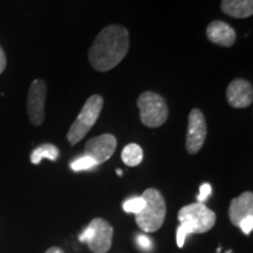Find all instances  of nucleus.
Wrapping results in <instances>:
<instances>
[{"label":"nucleus","mask_w":253,"mask_h":253,"mask_svg":"<svg viewBox=\"0 0 253 253\" xmlns=\"http://www.w3.org/2000/svg\"><path fill=\"white\" fill-rule=\"evenodd\" d=\"M140 118L144 126L158 128L164 125L168 119V107L166 100L154 91H144L137 100Z\"/></svg>","instance_id":"39448f33"},{"label":"nucleus","mask_w":253,"mask_h":253,"mask_svg":"<svg viewBox=\"0 0 253 253\" xmlns=\"http://www.w3.org/2000/svg\"><path fill=\"white\" fill-rule=\"evenodd\" d=\"M128 49V30L120 25H110L104 27L94 40L88 59L94 69L108 72L125 59Z\"/></svg>","instance_id":"f257e3e1"},{"label":"nucleus","mask_w":253,"mask_h":253,"mask_svg":"<svg viewBox=\"0 0 253 253\" xmlns=\"http://www.w3.org/2000/svg\"><path fill=\"white\" fill-rule=\"evenodd\" d=\"M144 199L142 196H137V197H131L123 203V210L126 213H134L135 216L137 213H140L144 208Z\"/></svg>","instance_id":"dca6fc26"},{"label":"nucleus","mask_w":253,"mask_h":253,"mask_svg":"<svg viewBox=\"0 0 253 253\" xmlns=\"http://www.w3.org/2000/svg\"><path fill=\"white\" fill-rule=\"evenodd\" d=\"M103 107V99L100 95H91L88 97L84 106L82 107L80 114L78 115L77 120L73 123L71 128H69L67 134V140L72 145L77 144L89 132L97 119H99L101 110Z\"/></svg>","instance_id":"20e7f679"},{"label":"nucleus","mask_w":253,"mask_h":253,"mask_svg":"<svg viewBox=\"0 0 253 253\" xmlns=\"http://www.w3.org/2000/svg\"><path fill=\"white\" fill-rule=\"evenodd\" d=\"M220 8L232 18H249L253 14V0H221Z\"/></svg>","instance_id":"ddd939ff"},{"label":"nucleus","mask_w":253,"mask_h":253,"mask_svg":"<svg viewBox=\"0 0 253 253\" xmlns=\"http://www.w3.org/2000/svg\"><path fill=\"white\" fill-rule=\"evenodd\" d=\"M211 192H212V188H211V185L209 183H204V184L199 186V194L197 196L198 203H204L209 196L211 195Z\"/></svg>","instance_id":"a211bd4d"},{"label":"nucleus","mask_w":253,"mask_h":253,"mask_svg":"<svg viewBox=\"0 0 253 253\" xmlns=\"http://www.w3.org/2000/svg\"><path fill=\"white\" fill-rule=\"evenodd\" d=\"M208 134V126L203 113L195 108L189 114L188 134H186V150L189 154H196L203 147Z\"/></svg>","instance_id":"423d86ee"},{"label":"nucleus","mask_w":253,"mask_h":253,"mask_svg":"<svg viewBox=\"0 0 253 253\" xmlns=\"http://www.w3.org/2000/svg\"><path fill=\"white\" fill-rule=\"evenodd\" d=\"M96 166H99V164L95 162L93 158L86 156V155L77 158V160H74L71 163V168L73 171H84V170L93 169V168Z\"/></svg>","instance_id":"f3484780"},{"label":"nucleus","mask_w":253,"mask_h":253,"mask_svg":"<svg viewBox=\"0 0 253 253\" xmlns=\"http://www.w3.org/2000/svg\"><path fill=\"white\" fill-rule=\"evenodd\" d=\"M227 253H230V252H227Z\"/></svg>","instance_id":"a878e982"},{"label":"nucleus","mask_w":253,"mask_h":253,"mask_svg":"<svg viewBox=\"0 0 253 253\" xmlns=\"http://www.w3.org/2000/svg\"><path fill=\"white\" fill-rule=\"evenodd\" d=\"M178 220L188 235L205 233L216 224V213L204 203H194L183 207L178 211Z\"/></svg>","instance_id":"7ed1b4c3"},{"label":"nucleus","mask_w":253,"mask_h":253,"mask_svg":"<svg viewBox=\"0 0 253 253\" xmlns=\"http://www.w3.org/2000/svg\"><path fill=\"white\" fill-rule=\"evenodd\" d=\"M116 172H118L120 176H122V173H123V172H122V170H118V171H116Z\"/></svg>","instance_id":"393cba45"},{"label":"nucleus","mask_w":253,"mask_h":253,"mask_svg":"<svg viewBox=\"0 0 253 253\" xmlns=\"http://www.w3.org/2000/svg\"><path fill=\"white\" fill-rule=\"evenodd\" d=\"M145 204L143 210L135 216L136 223L144 232H155L162 226L167 213L166 201L157 189H147L142 194Z\"/></svg>","instance_id":"f03ea898"},{"label":"nucleus","mask_w":253,"mask_h":253,"mask_svg":"<svg viewBox=\"0 0 253 253\" xmlns=\"http://www.w3.org/2000/svg\"><path fill=\"white\" fill-rule=\"evenodd\" d=\"M115 136L112 134H103L90 138L84 145V155L93 158L97 164L108 161L116 149Z\"/></svg>","instance_id":"6e6552de"},{"label":"nucleus","mask_w":253,"mask_h":253,"mask_svg":"<svg viewBox=\"0 0 253 253\" xmlns=\"http://www.w3.org/2000/svg\"><path fill=\"white\" fill-rule=\"evenodd\" d=\"M207 37L211 42L221 47H231L236 42V31L224 21H212L207 28Z\"/></svg>","instance_id":"9b49d317"},{"label":"nucleus","mask_w":253,"mask_h":253,"mask_svg":"<svg viewBox=\"0 0 253 253\" xmlns=\"http://www.w3.org/2000/svg\"><path fill=\"white\" fill-rule=\"evenodd\" d=\"M45 253H63V251L59 248H50V249L47 250Z\"/></svg>","instance_id":"b1692460"},{"label":"nucleus","mask_w":253,"mask_h":253,"mask_svg":"<svg viewBox=\"0 0 253 253\" xmlns=\"http://www.w3.org/2000/svg\"><path fill=\"white\" fill-rule=\"evenodd\" d=\"M122 161L123 163L129 167L138 166L143 160V150L138 144L130 143L122 150Z\"/></svg>","instance_id":"2eb2a0df"},{"label":"nucleus","mask_w":253,"mask_h":253,"mask_svg":"<svg viewBox=\"0 0 253 253\" xmlns=\"http://www.w3.org/2000/svg\"><path fill=\"white\" fill-rule=\"evenodd\" d=\"M5 68H6V55L4 50L1 48V46H0V74L5 71Z\"/></svg>","instance_id":"5701e85b"},{"label":"nucleus","mask_w":253,"mask_h":253,"mask_svg":"<svg viewBox=\"0 0 253 253\" xmlns=\"http://www.w3.org/2000/svg\"><path fill=\"white\" fill-rule=\"evenodd\" d=\"M253 214V194L251 191L243 192L239 197L233 198L230 204L229 216L233 225L238 226L244 218Z\"/></svg>","instance_id":"f8f14e48"},{"label":"nucleus","mask_w":253,"mask_h":253,"mask_svg":"<svg viewBox=\"0 0 253 253\" xmlns=\"http://www.w3.org/2000/svg\"><path fill=\"white\" fill-rule=\"evenodd\" d=\"M238 226L242 229V231L245 233V235H250L253 230V214L252 216L244 218V219L240 221Z\"/></svg>","instance_id":"6ab92c4d"},{"label":"nucleus","mask_w":253,"mask_h":253,"mask_svg":"<svg viewBox=\"0 0 253 253\" xmlns=\"http://www.w3.org/2000/svg\"><path fill=\"white\" fill-rule=\"evenodd\" d=\"M226 97L227 102L233 108H248L253 101L252 84L244 79H235L227 86Z\"/></svg>","instance_id":"9d476101"},{"label":"nucleus","mask_w":253,"mask_h":253,"mask_svg":"<svg viewBox=\"0 0 253 253\" xmlns=\"http://www.w3.org/2000/svg\"><path fill=\"white\" fill-rule=\"evenodd\" d=\"M186 236H189L188 233H186L181 226H178V229H177V237H176L177 245H178V248H183V246H184Z\"/></svg>","instance_id":"aec40b11"},{"label":"nucleus","mask_w":253,"mask_h":253,"mask_svg":"<svg viewBox=\"0 0 253 253\" xmlns=\"http://www.w3.org/2000/svg\"><path fill=\"white\" fill-rule=\"evenodd\" d=\"M47 86L45 81L37 79L32 82L28 91L27 109L31 122L34 126H41L45 121V102Z\"/></svg>","instance_id":"0eeeda50"},{"label":"nucleus","mask_w":253,"mask_h":253,"mask_svg":"<svg viewBox=\"0 0 253 253\" xmlns=\"http://www.w3.org/2000/svg\"><path fill=\"white\" fill-rule=\"evenodd\" d=\"M89 226L93 229V237L87 243L91 252L106 253L112 248V240L114 230L110 224L102 218H95L89 223Z\"/></svg>","instance_id":"1a4fd4ad"},{"label":"nucleus","mask_w":253,"mask_h":253,"mask_svg":"<svg viewBox=\"0 0 253 253\" xmlns=\"http://www.w3.org/2000/svg\"><path fill=\"white\" fill-rule=\"evenodd\" d=\"M91 237H93V229L88 225L87 229L81 233L80 237H79V239H80V242H82V243H88L90 240Z\"/></svg>","instance_id":"4be33fe9"},{"label":"nucleus","mask_w":253,"mask_h":253,"mask_svg":"<svg viewBox=\"0 0 253 253\" xmlns=\"http://www.w3.org/2000/svg\"><path fill=\"white\" fill-rule=\"evenodd\" d=\"M60 155V151L54 144L45 143L41 144L31 154V162L33 164H39L43 158L49 161H56Z\"/></svg>","instance_id":"4468645a"},{"label":"nucleus","mask_w":253,"mask_h":253,"mask_svg":"<svg viewBox=\"0 0 253 253\" xmlns=\"http://www.w3.org/2000/svg\"><path fill=\"white\" fill-rule=\"evenodd\" d=\"M137 244L140 245L142 249H144V250H150V248H151L150 239L148 238V237L145 236V235L137 236Z\"/></svg>","instance_id":"412c9836"}]
</instances>
